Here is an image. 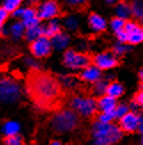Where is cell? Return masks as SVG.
I'll list each match as a JSON object with an SVG mask.
<instances>
[{
    "mask_svg": "<svg viewBox=\"0 0 143 145\" xmlns=\"http://www.w3.org/2000/svg\"><path fill=\"white\" fill-rule=\"evenodd\" d=\"M7 17H8V12H7L4 7L0 8V26H1V25L6 22Z\"/></svg>",
    "mask_w": 143,
    "mask_h": 145,
    "instance_id": "obj_33",
    "label": "cell"
},
{
    "mask_svg": "<svg viewBox=\"0 0 143 145\" xmlns=\"http://www.w3.org/2000/svg\"><path fill=\"white\" fill-rule=\"evenodd\" d=\"M68 3L71 6H81L86 3V0H68Z\"/></svg>",
    "mask_w": 143,
    "mask_h": 145,
    "instance_id": "obj_35",
    "label": "cell"
},
{
    "mask_svg": "<svg viewBox=\"0 0 143 145\" xmlns=\"http://www.w3.org/2000/svg\"><path fill=\"white\" fill-rule=\"evenodd\" d=\"M25 25L22 22H15L10 26V34L13 35L14 39H20L23 34H25Z\"/></svg>",
    "mask_w": 143,
    "mask_h": 145,
    "instance_id": "obj_20",
    "label": "cell"
},
{
    "mask_svg": "<svg viewBox=\"0 0 143 145\" xmlns=\"http://www.w3.org/2000/svg\"><path fill=\"white\" fill-rule=\"evenodd\" d=\"M23 0H5L4 1V8L8 13H14L16 9L20 8Z\"/></svg>",
    "mask_w": 143,
    "mask_h": 145,
    "instance_id": "obj_23",
    "label": "cell"
},
{
    "mask_svg": "<svg viewBox=\"0 0 143 145\" xmlns=\"http://www.w3.org/2000/svg\"><path fill=\"white\" fill-rule=\"evenodd\" d=\"M21 87L20 85L10 79L4 78L0 80V99L5 103H14L21 97Z\"/></svg>",
    "mask_w": 143,
    "mask_h": 145,
    "instance_id": "obj_5",
    "label": "cell"
},
{
    "mask_svg": "<svg viewBox=\"0 0 143 145\" xmlns=\"http://www.w3.org/2000/svg\"><path fill=\"white\" fill-rule=\"evenodd\" d=\"M69 41H70L69 35H66L65 33H62V32L57 33L56 35H54V37L52 38V45H53V47H55L58 50L65 49L68 47V45H69Z\"/></svg>",
    "mask_w": 143,
    "mask_h": 145,
    "instance_id": "obj_16",
    "label": "cell"
},
{
    "mask_svg": "<svg viewBox=\"0 0 143 145\" xmlns=\"http://www.w3.org/2000/svg\"><path fill=\"white\" fill-rule=\"evenodd\" d=\"M113 119H116L115 111H112V112H101L100 116H98V121H101V122L109 123V122H112Z\"/></svg>",
    "mask_w": 143,
    "mask_h": 145,
    "instance_id": "obj_30",
    "label": "cell"
},
{
    "mask_svg": "<svg viewBox=\"0 0 143 145\" xmlns=\"http://www.w3.org/2000/svg\"><path fill=\"white\" fill-rule=\"evenodd\" d=\"M88 23L92 30L96 31V32H101L104 31L106 29V22L105 20L100 16L98 14H91L89 18H88Z\"/></svg>",
    "mask_w": 143,
    "mask_h": 145,
    "instance_id": "obj_15",
    "label": "cell"
},
{
    "mask_svg": "<svg viewBox=\"0 0 143 145\" xmlns=\"http://www.w3.org/2000/svg\"><path fill=\"white\" fill-rule=\"evenodd\" d=\"M141 20H142V23H143V16H142V17H141Z\"/></svg>",
    "mask_w": 143,
    "mask_h": 145,
    "instance_id": "obj_40",
    "label": "cell"
},
{
    "mask_svg": "<svg viewBox=\"0 0 143 145\" xmlns=\"http://www.w3.org/2000/svg\"><path fill=\"white\" fill-rule=\"evenodd\" d=\"M38 16L40 20H52L56 17L60 13V7L54 0H48L41 4L38 8Z\"/></svg>",
    "mask_w": 143,
    "mask_h": 145,
    "instance_id": "obj_11",
    "label": "cell"
},
{
    "mask_svg": "<svg viewBox=\"0 0 143 145\" xmlns=\"http://www.w3.org/2000/svg\"><path fill=\"white\" fill-rule=\"evenodd\" d=\"M140 79H141V81H142V84H143V69H142L141 72H140Z\"/></svg>",
    "mask_w": 143,
    "mask_h": 145,
    "instance_id": "obj_38",
    "label": "cell"
},
{
    "mask_svg": "<svg viewBox=\"0 0 143 145\" xmlns=\"http://www.w3.org/2000/svg\"><path fill=\"white\" fill-rule=\"evenodd\" d=\"M49 145H62V143L58 142V140H53V142H51Z\"/></svg>",
    "mask_w": 143,
    "mask_h": 145,
    "instance_id": "obj_37",
    "label": "cell"
},
{
    "mask_svg": "<svg viewBox=\"0 0 143 145\" xmlns=\"http://www.w3.org/2000/svg\"><path fill=\"white\" fill-rule=\"evenodd\" d=\"M135 101H136V103H137L140 106H142V107H143V89H141V90L136 94Z\"/></svg>",
    "mask_w": 143,
    "mask_h": 145,
    "instance_id": "obj_34",
    "label": "cell"
},
{
    "mask_svg": "<svg viewBox=\"0 0 143 145\" xmlns=\"http://www.w3.org/2000/svg\"><path fill=\"white\" fill-rule=\"evenodd\" d=\"M26 86L31 99L41 108H53L61 99V84L51 74L33 70L28 78Z\"/></svg>",
    "mask_w": 143,
    "mask_h": 145,
    "instance_id": "obj_1",
    "label": "cell"
},
{
    "mask_svg": "<svg viewBox=\"0 0 143 145\" xmlns=\"http://www.w3.org/2000/svg\"><path fill=\"white\" fill-rule=\"evenodd\" d=\"M117 98L111 97L109 95H103L97 101V108H100L101 112H112L117 106Z\"/></svg>",
    "mask_w": 143,
    "mask_h": 145,
    "instance_id": "obj_14",
    "label": "cell"
},
{
    "mask_svg": "<svg viewBox=\"0 0 143 145\" xmlns=\"http://www.w3.org/2000/svg\"><path fill=\"white\" fill-rule=\"evenodd\" d=\"M20 131V125L15 121H8L4 126V133L6 136H12V135H17Z\"/></svg>",
    "mask_w": 143,
    "mask_h": 145,
    "instance_id": "obj_22",
    "label": "cell"
},
{
    "mask_svg": "<svg viewBox=\"0 0 143 145\" xmlns=\"http://www.w3.org/2000/svg\"><path fill=\"white\" fill-rule=\"evenodd\" d=\"M60 32H61L60 24L55 21L51 22L46 27H44V35H46V37H48V38H53L54 35H56Z\"/></svg>",
    "mask_w": 143,
    "mask_h": 145,
    "instance_id": "obj_21",
    "label": "cell"
},
{
    "mask_svg": "<svg viewBox=\"0 0 143 145\" xmlns=\"http://www.w3.org/2000/svg\"><path fill=\"white\" fill-rule=\"evenodd\" d=\"M105 1H106V4H109V5H115V4H117L118 0H105Z\"/></svg>",
    "mask_w": 143,
    "mask_h": 145,
    "instance_id": "obj_36",
    "label": "cell"
},
{
    "mask_svg": "<svg viewBox=\"0 0 143 145\" xmlns=\"http://www.w3.org/2000/svg\"><path fill=\"white\" fill-rule=\"evenodd\" d=\"M127 46L125 45V44H123V42H118L116 46H115V48H113V54L115 55H123V54H125L126 52H127Z\"/></svg>",
    "mask_w": 143,
    "mask_h": 145,
    "instance_id": "obj_32",
    "label": "cell"
},
{
    "mask_svg": "<svg viewBox=\"0 0 143 145\" xmlns=\"http://www.w3.org/2000/svg\"><path fill=\"white\" fill-rule=\"evenodd\" d=\"M5 144L6 145H24V142L20 135H12V136H7Z\"/></svg>",
    "mask_w": 143,
    "mask_h": 145,
    "instance_id": "obj_26",
    "label": "cell"
},
{
    "mask_svg": "<svg viewBox=\"0 0 143 145\" xmlns=\"http://www.w3.org/2000/svg\"><path fill=\"white\" fill-rule=\"evenodd\" d=\"M119 121H120L121 130L127 131V133L136 131L141 125L140 116H137L135 112H127L121 119H119Z\"/></svg>",
    "mask_w": 143,
    "mask_h": 145,
    "instance_id": "obj_12",
    "label": "cell"
},
{
    "mask_svg": "<svg viewBox=\"0 0 143 145\" xmlns=\"http://www.w3.org/2000/svg\"><path fill=\"white\" fill-rule=\"evenodd\" d=\"M92 136L94 145H115L121 137V128L97 120L92 127Z\"/></svg>",
    "mask_w": 143,
    "mask_h": 145,
    "instance_id": "obj_2",
    "label": "cell"
},
{
    "mask_svg": "<svg viewBox=\"0 0 143 145\" xmlns=\"http://www.w3.org/2000/svg\"><path fill=\"white\" fill-rule=\"evenodd\" d=\"M41 35H44V27L40 26L39 24L33 25V26H30V27H28V29L25 30V37H26V39H28L30 42H32V41H34L35 39L40 38Z\"/></svg>",
    "mask_w": 143,
    "mask_h": 145,
    "instance_id": "obj_17",
    "label": "cell"
},
{
    "mask_svg": "<svg viewBox=\"0 0 143 145\" xmlns=\"http://www.w3.org/2000/svg\"><path fill=\"white\" fill-rule=\"evenodd\" d=\"M14 16L16 17H21V22L25 25V27H30L33 25L39 24V16L38 13L35 12L33 8H18L16 9L14 13Z\"/></svg>",
    "mask_w": 143,
    "mask_h": 145,
    "instance_id": "obj_9",
    "label": "cell"
},
{
    "mask_svg": "<svg viewBox=\"0 0 143 145\" xmlns=\"http://www.w3.org/2000/svg\"><path fill=\"white\" fill-rule=\"evenodd\" d=\"M132 12L136 17H142L143 16V4L138 0H135L132 5Z\"/></svg>",
    "mask_w": 143,
    "mask_h": 145,
    "instance_id": "obj_29",
    "label": "cell"
},
{
    "mask_svg": "<svg viewBox=\"0 0 143 145\" xmlns=\"http://www.w3.org/2000/svg\"><path fill=\"white\" fill-rule=\"evenodd\" d=\"M78 24H79L78 18L75 17V16H69V17L65 20V25H66V27H69V29H71V30L77 29Z\"/></svg>",
    "mask_w": 143,
    "mask_h": 145,
    "instance_id": "obj_31",
    "label": "cell"
},
{
    "mask_svg": "<svg viewBox=\"0 0 143 145\" xmlns=\"http://www.w3.org/2000/svg\"><path fill=\"white\" fill-rule=\"evenodd\" d=\"M125 24H126L125 20H123L120 17H116V18H113L111 21V27H112V30L115 32H118V31L123 30L125 27Z\"/></svg>",
    "mask_w": 143,
    "mask_h": 145,
    "instance_id": "obj_28",
    "label": "cell"
},
{
    "mask_svg": "<svg viewBox=\"0 0 143 145\" xmlns=\"http://www.w3.org/2000/svg\"><path fill=\"white\" fill-rule=\"evenodd\" d=\"M127 112H129V108L126 104H119L115 108V117L116 119H121Z\"/></svg>",
    "mask_w": 143,
    "mask_h": 145,
    "instance_id": "obj_25",
    "label": "cell"
},
{
    "mask_svg": "<svg viewBox=\"0 0 143 145\" xmlns=\"http://www.w3.org/2000/svg\"><path fill=\"white\" fill-rule=\"evenodd\" d=\"M51 123L52 128L56 133H68L73 130L78 126L79 120L76 112L71 110H61L55 113Z\"/></svg>",
    "mask_w": 143,
    "mask_h": 145,
    "instance_id": "obj_3",
    "label": "cell"
},
{
    "mask_svg": "<svg viewBox=\"0 0 143 145\" xmlns=\"http://www.w3.org/2000/svg\"><path fill=\"white\" fill-rule=\"evenodd\" d=\"M116 14H117V17H120L123 20H126L128 18L133 12H132V6H129L128 4L121 1V3H118L117 4V7H116Z\"/></svg>",
    "mask_w": 143,
    "mask_h": 145,
    "instance_id": "obj_18",
    "label": "cell"
},
{
    "mask_svg": "<svg viewBox=\"0 0 143 145\" xmlns=\"http://www.w3.org/2000/svg\"><path fill=\"white\" fill-rule=\"evenodd\" d=\"M123 93H124V87L119 82H110L108 85V88H106V95L115 98L120 97Z\"/></svg>",
    "mask_w": 143,
    "mask_h": 145,
    "instance_id": "obj_19",
    "label": "cell"
},
{
    "mask_svg": "<svg viewBox=\"0 0 143 145\" xmlns=\"http://www.w3.org/2000/svg\"><path fill=\"white\" fill-rule=\"evenodd\" d=\"M94 93L98 96H103V94H106V88H108V82L104 80H98L96 82H94Z\"/></svg>",
    "mask_w": 143,
    "mask_h": 145,
    "instance_id": "obj_24",
    "label": "cell"
},
{
    "mask_svg": "<svg viewBox=\"0 0 143 145\" xmlns=\"http://www.w3.org/2000/svg\"><path fill=\"white\" fill-rule=\"evenodd\" d=\"M61 82H62L63 86H65V87H68V88H72V87H75L76 85H78L77 78L71 77V76L62 77V78H61Z\"/></svg>",
    "mask_w": 143,
    "mask_h": 145,
    "instance_id": "obj_27",
    "label": "cell"
},
{
    "mask_svg": "<svg viewBox=\"0 0 143 145\" xmlns=\"http://www.w3.org/2000/svg\"><path fill=\"white\" fill-rule=\"evenodd\" d=\"M93 62H94V65H96L101 70H110L118 64V59H117L116 55L113 53H109V52L97 54L94 57Z\"/></svg>",
    "mask_w": 143,
    "mask_h": 145,
    "instance_id": "obj_10",
    "label": "cell"
},
{
    "mask_svg": "<svg viewBox=\"0 0 143 145\" xmlns=\"http://www.w3.org/2000/svg\"><path fill=\"white\" fill-rule=\"evenodd\" d=\"M0 34H1V26H0Z\"/></svg>",
    "mask_w": 143,
    "mask_h": 145,
    "instance_id": "obj_39",
    "label": "cell"
},
{
    "mask_svg": "<svg viewBox=\"0 0 143 145\" xmlns=\"http://www.w3.org/2000/svg\"><path fill=\"white\" fill-rule=\"evenodd\" d=\"M63 63L69 69H84L89 65L91 58L83 53H78L75 50H66L63 55Z\"/></svg>",
    "mask_w": 143,
    "mask_h": 145,
    "instance_id": "obj_6",
    "label": "cell"
},
{
    "mask_svg": "<svg viewBox=\"0 0 143 145\" xmlns=\"http://www.w3.org/2000/svg\"><path fill=\"white\" fill-rule=\"evenodd\" d=\"M80 78L87 82H96L101 79V69H98L96 65H88L83 69Z\"/></svg>",
    "mask_w": 143,
    "mask_h": 145,
    "instance_id": "obj_13",
    "label": "cell"
},
{
    "mask_svg": "<svg viewBox=\"0 0 143 145\" xmlns=\"http://www.w3.org/2000/svg\"><path fill=\"white\" fill-rule=\"evenodd\" d=\"M124 30L127 34V42L132 45L143 42V26L135 22H126Z\"/></svg>",
    "mask_w": 143,
    "mask_h": 145,
    "instance_id": "obj_8",
    "label": "cell"
},
{
    "mask_svg": "<svg viewBox=\"0 0 143 145\" xmlns=\"http://www.w3.org/2000/svg\"><path fill=\"white\" fill-rule=\"evenodd\" d=\"M70 105L76 113L85 118L92 117L97 110V102L92 97L75 96L70 101Z\"/></svg>",
    "mask_w": 143,
    "mask_h": 145,
    "instance_id": "obj_4",
    "label": "cell"
},
{
    "mask_svg": "<svg viewBox=\"0 0 143 145\" xmlns=\"http://www.w3.org/2000/svg\"><path fill=\"white\" fill-rule=\"evenodd\" d=\"M31 53L34 57L37 58H44L47 57L52 53V41L49 40L48 37L46 35H41L40 38L35 39L34 41L31 42Z\"/></svg>",
    "mask_w": 143,
    "mask_h": 145,
    "instance_id": "obj_7",
    "label": "cell"
}]
</instances>
